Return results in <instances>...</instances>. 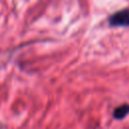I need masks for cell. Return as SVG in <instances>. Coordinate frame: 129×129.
Returning a JSON list of instances; mask_svg holds the SVG:
<instances>
[{
  "instance_id": "6da1fadb",
  "label": "cell",
  "mask_w": 129,
  "mask_h": 129,
  "mask_svg": "<svg viewBox=\"0 0 129 129\" xmlns=\"http://www.w3.org/2000/svg\"><path fill=\"white\" fill-rule=\"evenodd\" d=\"M111 26H129V8L119 10L109 17Z\"/></svg>"
},
{
  "instance_id": "7a4b0ae2",
  "label": "cell",
  "mask_w": 129,
  "mask_h": 129,
  "mask_svg": "<svg viewBox=\"0 0 129 129\" xmlns=\"http://www.w3.org/2000/svg\"><path fill=\"white\" fill-rule=\"evenodd\" d=\"M129 113V104H122L121 106L115 108L114 112H113V117L115 119L121 120L124 117H126Z\"/></svg>"
}]
</instances>
